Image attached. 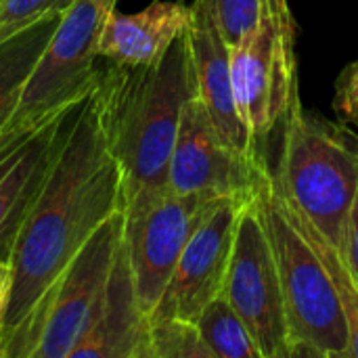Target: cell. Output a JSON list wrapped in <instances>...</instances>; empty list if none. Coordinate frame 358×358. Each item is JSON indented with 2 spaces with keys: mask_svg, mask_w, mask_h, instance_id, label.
Returning <instances> with one entry per match:
<instances>
[{
  "mask_svg": "<svg viewBox=\"0 0 358 358\" xmlns=\"http://www.w3.org/2000/svg\"><path fill=\"white\" fill-rule=\"evenodd\" d=\"M191 4L153 0L138 13L113 8L99 40V55L117 65H155L189 29Z\"/></svg>",
  "mask_w": 358,
  "mask_h": 358,
  "instance_id": "cell-15",
  "label": "cell"
},
{
  "mask_svg": "<svg viewBox=\"0 0 358 358\" xmlns=\"http://www.w3.org/2000/svg\"><path fill=\"white\" fill-rule=\"evenodd\" d=\"M80 103L0 147V262L10 260L17 235L48 176Z\"/></svg>",
  "mask_w": 358,
  "mask_h": 358,
  "instance_id": "cell-12",
  "label": "cell"
},
{
  "mask_svg": "<svg viewBox=\"0 0 358 358\" xmlns=\"http://www.w3.org/2000/svg\"><path fill=\"white\" fill-rule=\"evenodd\" d=\"M197 96L210 111L222 138L250 157H264L260 145L245 128L233 88L231 48L216 23L212 0H193L187 29Z\"/></svg>",
  "mask_w": 358,
  "mask_h": 358,
  "instance_id": "cell-13",
  "label": "cell"
},
{
  "mask_svg": "<svg viewBox=\"0 0 358 358\" xmlns=\"http://www.w3.org/2000/svg\"><path fill=\"white\" fill-rule=\"evenodd\" d=\"M147 358H214L193 321L151 319L147 331Z\"/></svg>",
  "mask_w": 358,
  "mask_h": 358,
  "instance_id": "cell-19",
  "label": "cell"
},
{
  "mask_svg": "<svg viewBox=\"0 0 358 358\" xmlns=\"http://www.w3.org/2000/svg\"><path fill=\"white\" fill-rule=\"evenodd\" d=\"M271 176L264 157H250L218 132L197 92L185 103L168 168V189L210 199H254Z\"/></svg>",
  "mask_w": 358,
  "mask_h": 358,
  "instance_id": "cell-8",
  "label": "cell"
},
{
  "mask_svg": "<svg viewBox=\"0 0 358 358\" xmlns=\"http://www.w3.org/2000/svg\"><path fill=\"white\" fill-rule=\"evenodd\" d=\"M124 243V210L111 214L55 283L29 358H69L86 334Z\"/></svg>",
  "mask_w": 358,
  "mask_h": 358,
  "instance_id": "cell-10",
  "label": "cell"
},
{
  "mask_svg": "<svg viewBox=\"0 0 358 358\" xmlns=\"http://www.w3.org/2000/svg\"><path fill=\"white\" fill-rule=\"evenodd\" d=\"M222 294L252 331L262 358H292L285 296L256 197L239 210Z\"/></svg>",
  "mask_w": 358,
  "mask_h": 358,
  "instance_id": "cell-7",
  "label": "cell"
},
{
  "mask_svg": "<svg viewBox=\"0 0 358 358\" xmlns=\"http://www.w3.org/2000/svg\"><path fill=\"white\" fill-rule=\"evenodd\" d=\"M197 92L187 31L155 65L101 63L90 92L124 178V206L168 189L185 103Z\"/></svg>",
  "mask_w": 358,
  "mask_h": 358,
  "instance_id": "cell-2",
  "label": "cell"
},
{
  "mask_svg": "<svg viewBox=\"0 0 358 358\" xmlns=\"http://www.w3.org/2000/svg\"><path fill=\"white\" fill-rule=\"evenodd\" d=\"M76 0H2L0 2V40L25 29L38 19L65 13Z\"/></svg>",
  "mask_w": 358,
  "mask_h": 358,
  "instance_id": "cell-20",
  "label": "cell"
},
{
  "mask_svg": "<svg viewBox=\"0 0 358 358\" xmlns=\"http://www.w3.org/2000/svg\"><path fill=\"white\" fill-rule=\"evenodd\" d=\"M334 107L340 120L352 124L358 130V57L342 71L338 80Z\"/></svg>",
  "mask_w": 358,
  "mask_h": 358,
  "instance_id": "cell-22",
  "label": "cell"
},
{
  "mask_svg": "<svg viewBox=\"0 0 358 358\" xmlns=\"http://www.w3.org/2000/svg\"><path fill=\"white\" fill-rule=\"evenodd\" d=\"M124 210V178L88 94L76 109L10 254L0 358H29L48 296L92 233Z\"/></svg>",
  "mask_w": 358,
  "mask_h": 358,
  "instance_id": "cell-1",
  "label": "cell"
},
{
  "mask_svg": "<svg viewBox=\"0 0 358 358\" xmlns=\"http://www.w3.org/2000/svg\"><path fill=\"white\" fill-rule=\"evenodd\" d=\"M149 319L141 310L126 254H117L96 313L69 358H147Z\"/></svg>",
  "mask_w": 358,
  "mask_h": 358,
  "instance_id": "cell-14",
  "label": "cell"
},
{
  "mask_svg": "<svg viewBox=\"0 0 358 358\" xmlns=\"http://www.w3.org/2000/svg\"><path fill=\"white\" fill-rule=\"evenodd\" d=\"M342 252L352 268V273L358 279V191L352 208L348 212L346 218V227H344V237H342Z\"/></svg>",
  "mask_w": 358,
  "mask_h": 358,
  "instance_id": "cell-23",
  "label": "cell"
},
{
  "mask_svg": "<svg viewBox=\"0 0 358 358\" xmlns=\"http://www.w3.org/2000/svg\"><path fill=\"white\" fill-rule=\"evenodd\" d=\"M61 15L63 13L46 15L10 38L0 40V132L8 124L21 99L25 80L57 29Z\"/></svg>",
  "mask_w": 358,
  "mask_h": 358,
  "instance_id": "cell-16",
  "label": "cell"
},
{
  "mask_svg": "<svg viewBox=\"0 0 358 358\" xmlns=\"http://www.w3.org/2000/svg\"><path fill=\"white\" fill-rule=\"evenodd\" d=\"M117 0H76L59 19L21 99L0 132V147L84 101L99 78V40Z\"/></svg>",
  "mask_w": 358,
  "mask_h": 358,
  "instance_id": "cell-5",
  "label": "cell"
},
{
  "mask_svg": "<svg viewBox=\"0 0 358 358\" xmlns=\"http://www.w3.org/2000/svg\"><path fill=\"white\" fill-rule=\"evenodd\" d=\"M195 325L214 358H262L252 331L224 294L201 308Z\"/></svg>",
  "mask_w": 358,
  "mask_h": 358,
  "instance_id": "cell-18",
  "label": "cell"
},
{
  "mask_svg": "<svg viewBox=\"0 0 358 358\" xmlns=\"http://www.w3.org/2000/svg\"><path fill=\"white\" fill-rule=\"evenodd\" d=\"M229 48L239 115L262 145L302 105L289 0H264L258 23Z\"/></svg>",
  "mask_w": 358,
  "mask_h": 358,
  "instance_id": "cell-6",
  "label": "cell"
},
{
  "mask_svg": "<svg viewBox=\"0 0 358 358\" xmlns=\"http://www.w3.org/2000/svg\"><path fill=\"white\" fill-rule=\"evenodd\" d=\"M216 201L166 189L124 206V245L147 319L162 300L189 237Z\"/></svg>",
  "mask_w": 358,
  "mask_h": 358,
  "instance_id": "cell-9",
  "label": "cell"
},
{
  "mask_svg": "<svg viewBox=\"0 0 358 358\" xmlns=\"http://www.w3.org/2000/svg\"><path fill=\"white\" fill-rule=\"evenodd\" d=\"M275 252L298 357L350 358V329L338 292L317 252L289 218L273 172L256 195Z\"/></svg>",
  "mask_w": 358,
  "mask_h": 358,
  "instance_id": "cell-4",
  "label": "cell"
},
{
  "mask_svg": "<svg viewBox=\"0 0 358 358\" xmlns=\"http://www.w3.org/2000/svg\"><path fill=\"white\" fill-rule=\"evenodd\" d=\"M277 185V182H275ZM279 189V187H277ZM281 193V191H279ZM283 206L289 214V218L294 220V224L298 227V231L304 235V239L310 243V248L317 252L319 260L323 262L336 292L342 304V310L346 315L348 321V329H350V358H358V279L352 273L344 252L340 245H336L331 239H327L306 216H302L281 193Z\"/></svg>",
  "mask_w": 358,
  "mask_h": 358,
  "instance_id": "cell-17",
  "label": "cell"
},
{
  "mask_svg": "<svg viewBox=\"0 0 358 358\" xmlns=\"http://www.w3.org/2000/svg\"><path fill=\"white\" fill-rule=\"evenodd\" d=\"M0 2H2V0H0Z\"/></svg>",
  "mask_w": 358,
  "mask_h": 358,
  "instance_id": "cell-25",
  "label": "cell"
},
{
  "mask_svg": "<svg viewBox=\"0 0 358 358\" xmlns=\"http://www.w3.org/2000/svg\"><path fill=\"white\" fill-rule=\"evenodd\" d=\"M264 0H212L216 23L229 46L237 44L260 19Z\"/></svg>",
  "mask_w": 358,
  "mask_h": 358,
  "instance_id": "cell-21",
  "label": "cell"
},
{
  "mask_svg": "<svg viewBox=\"0 0 358 358\" xmlns=\"http://www.w3.org/2000/svg\"><path fill=\"white\" fill-rule=\"evenodd\" d=\"M243 203L248 201L222 197L206 212L189 237L151 319L174 317L195 323L201 308L222 294L237 216Z\"/></svg>",
  "mask_w": 358,
  "mask_h": 358,
  "instance_id": "cell-11",
  "label": "cell"
},
{
  "mask_svg": "<svg viewBox=\"0 0 358 358\" xmlns=\"http://www.w3.org/2000/svg\"><path fill=\"white\" fill-rule=\"evenodd\" d=\"M271 172L285 199L342 248L358 191V134L300 105L281 124L279 159Z\"/></svg>",
  "mask_w": 358,
  "mask_h": 358,
  "instance_id": "cell-3",
  "label": "cell"
},
{
  "mask_svg": "<svg viewBox=\"0 0 358 358\" xmlns=\"http://www.w3.org/2000/svg\"><path fill=\"white\" fill-rule=\"evenodd\" d=\"M8 289H10V264L0 262V331H2L6 302H8Z\"/></svg>",
  "mask_w": 358,
  "mask_h": 358,
  "instance_id": "cell-24",
  "label": "cell"
}]
</instances>
